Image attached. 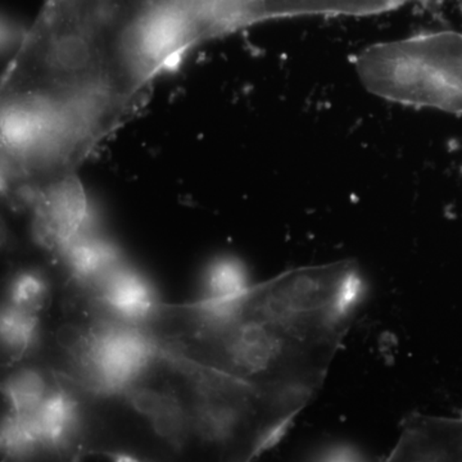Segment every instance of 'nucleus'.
I'll return each mask as SVG.
<instances>
[{
    "label": "nucleus",
    "mask_w": 462,
    "mask_h": 462,
    "mask_svg": "<svg viewBox=\"0 0 462 462\" xmlns=\"http://www.w3.org/2000/svg\"><path fill=\"white\" fill-rule=\"evenodd\" d=\"M363 291L351 260L289 270L225 298L205 331L215 365L303 409L324 385Z\"/></svg>",
    "instance_id": "f257e3e1"
},
{
    "label": "nucleus",
    "mask_w": 462,
    "mask_h": 462,
    "mask_svg": "<svg viewBox=\"0 0 462 462\" xmlns=\"http://www.w3.org/2000/svg\"><path fill=\"white\" fill-rule=\"evenodd\" d=\"M356 72L380 98L462 114V33H421L356 56Z\"/></svg>",
    "instance_id": "f03ea898"
},
{
    "label": "nucleus",
    "mask_w": 462,
    "mask_h": 462,
    "mask_svg": "<svg viewBox=\"0 0 462 462\" xmlns=\"http://www.w3.org/2000/svg\"><path fill=\"white\" fill-rule=\"evenodd\" d=\"M158 340L135 328L99 322L87 331L83 346L72 355L84 387L114 396L126 391L157 360Z\"/></svg>",
    "instance_id": "7ed1b4c3"
},
{
    "label": "nucleus",
    "mask_w": 462,
    "mask_h": 462,
    "mask_svg": "<svg viewBox=\"0 0 462 462\" xmlns=\"http://www.w3.org/2000/svg\"><path fill=\"white\" fill-rule=\"evenodd\" d=\"M32 208L33 239L60 254L80 236L87 223V196L74 173L44 185Z\"/></svg>",
    "instance_id": "20e7f679"
},
{
    "label": "nucleus",
    "mask_w": 462,
    "mask_h": 462,
    "mask_svg": "<svg viewBox=\"0 0 462 462\" xmlns=\"http://www.w3.org/2000/svg\"><path fill=\"white\" fill-rule=\"evenodd\" d=\"M180 3L202 41L264 21V0H180Z\"/></svg>",
    "instance_id": "39448f33"
},
{
    "label": "nucleus",
    "mask_w": 462,
    "mask_h": 462,
    "mask_svg": "<svg viewBox=\"0 0 462 462\" xmlns=\"http://www.w3.org/2000/svg\"><path fill=\"white\" fill-rule=\"evenodd\" d=\"M100 300L115 314L127 320L148 318L160 311L161 305L151 285L139 273L118 267L102 279Z\"/></svg>",
    "instance_id": "423d86ee"
},
{
    "label": "nucleus",
    "mask_w": 462,
    "mask_h": 462,
    "mask_svg": "<svg viewBox=\"0 0 462 462\" xmlns=\"http://www.w3.org/2000/svg\"><path fill=\"white\" fill-rule=\"evenodd\" d=\"M410 0H264V21L300 16H369Z\"/></svg>",
    "instance_id": "0eeeda50"
},
{
    "label": "nucleus",
    "mask_w": 462,
    "mask_h": 462,
    "mask_svg": "<svg viewBox=\"0 0 462 462\" xmlns=\"http://www.w3.org/2000/svg\"><path fill=\"white\" fill-rule=\"evenodd\" d=\"M78 402L63 388L50 392L42 406L33 412L42 447H62L78 425Z\"/></svg>",
    "instance_id": "6e6552de"
},
{
    "label": "nucleus",
    "mask_w": 462,
    "mask_h": 462,
    "mask_svg": "<svg viewBox=\"0 0 462 462\" xmlns=\"http://www.w3.org/2000/svg\"><path fill=\"white\" fill-rule=\"evenodd\" d=\"M60 254L69 273L78 281L90 282L105 278L117 267L118 251L111 243L79 236Z\"/></svg>",
    "instance_id": "1a4fd4ad"
},
{
    "label": "nucleus",
    "mask_w": 462,
    "mask_h": 462,
    "mask_svg": "<svg viewBox=\"0 0 462 462\" xmlns=\"http://www.w3.org/2000/svg\"><path fill=\"white\" fill-rule=\"evenodd\" d=\"M3 394L9 406V412L16 415H32L50 394L47 379L39 370L25 367L17 370L3 383Z\"/></svg>",
    "instance_id": "9d476101"
},
{
    "label": "nucleus",
    "mask_w": 462,
    "mask_h": 462,
    "mask_svg": "<svg viewBox=\"0 0 462 462\" xmlns=\"http://www.w3.org/2000/svg\"><path fill=\"white\" fill-rule=\"evenodd\" d=\"M0 322L3 354L7 356L9 361L16 363L35 343L39 327L38 315L8 303L3 307Z\"/></svg>",
    "instance_id": "9b49d317"
},
{
    "label": "nucleus",
    "mask_w": 462,
    "mask_h": 462,
    "mask_svg": "<svg viewBox=\"0 0 462 462\" xmlns=\"http://www.w3.org/2000/svg\"><path fill=\"white\" fill-rule=\"evenodd\" d=\"M148 420L157 437L173 447L182 445L191 428L190 412H187L178 397L166 392L162 402Z\"/></svg>",
    "instance_id": "f8f14e48"
},
{
    "label": "nucleus",
    "mask_w": 462,
    "mask_h": 462,
    "mask_svg": "<svg viewBox=\"0 0 462 462\" xmlns=\"http://www.w3.org/2000/svg\"><path fill=\"white\" fill-rule=\"evenodd\" d=\"M42 446L38 428L32 415L9 412L3 421L2 449L8 457H26Z\"/></svg>",
    "instance_id": "ddd939ff"
},
{
    "label": "nucleus",
    "mask_w": 462,
    "mask_h": 462,
    "mask_svg": "<svg viewBox=\"0 0 462 462\" xmlns=\"http://www.w3.org/2000/svg\"><path fill=\"white\" fill-rule=\"evenodd\" d=\"M48 296L47 279L35 270L17 273L9 285V305L35 314L47 305Z\"/></svg>",
    "instance_id": "4468645a"
},
{
    "label": "nucleus",
    "mask_w": 462,
    "mask_h": 462,
    "mask_svg": "<svg viewBox=\"0 0 462 462\" xmlns=\"http://www.w3.org/2000/svg\"><path fill=\"white\" fill-rule=\"evenodd\" d=\"M248 287L242 264L221 258L209 264L206 273V293L202 297H226Z\"/></svg>",
    "instance_id": "2eb2a0df"
},
{
    "label": "nucleus",
    "mask_w": 462,
    "mask_h": 462,
    "mask_svg": "<svg viewBox=\"0 0 462 462\" xmlns=\"http://www.w3.org/2000/svg\"><path fill=\"white\" fill-rule=\"evenodd\" d=\"M124 396L126 398L129 406L132 407L133 410H135L139 415L151 418V416L156 412L161 402H162L165 392H158L156 389L132 385V387L127 388L126 391L124 392Z\"/></svg>",
    "instance_id": "dca6fc26"
},
{
    "label": "nucleus",
    "mask_w": 462,
    "mask_h": 462,
    "mask_svg": "<svg viewBox=\"0 0 462 462\" xmlns=\"http://www.w3.org/2000/svg\"><path fill=\"white\" fill-rule=\"evenodd\" d=\"M106 455H107L109 458H112V460L118 462L138 461V458H136L135 456L127 454V452H107Z\"/></svg>",
    "instance_id": "f3484780"
}]
</instances>
